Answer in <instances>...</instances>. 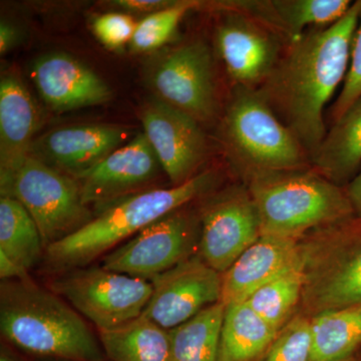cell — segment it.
I'll list each match as a JSON object with an SVG mask.
<instances>
[{
  "label": "cell",
  "mask_w": 361,
  "mask_h": 361,
  "mask_svg": "<svg viewBox=\"0 0 361 361\" xmlns=\"http://www.w3.org/2000/svg\"><path fill=\"white\" fill-rule=\"evenodd\" d=\"M314 172L334 184L353 180L361 166V97L334 122L312 156Z\"/></svg>",
  "instance_id": "ffe728a7"
},
{
  "label": "cell",
  "mask_w": 361,
  "mask_h": 361,
  "mask_svg": "<svg viewBox=\"0 0 361 361\" xmlns=\"http://www.w3.org/2000/svg\"><path fill=\"white\" fill-rule=\"evenodd\" d=\"M141 122L172 186L200 173L208 156V141L196 118L155 97L142 106Z\"/></svg>",
  "instance_id": "7c38bea8"
},
{
  "label": "cell",
  "mask_w": 361,
  "mask_h": 361,
  "mask_svg": "<svg viewBox=\"0 0 361 361\" xmlns=\"http://www.w3.org/2000/svg\"><path fill=\"white\" fill-rule=\"evenodd\" d=\"M278 332L245 301L228 304L221 327L219 361H259Z\"/></svg>",
  "instance_id": "44dd1931"
},
{
  "label": "cell",
  "mask_w": 361,
  "mask_h": 361,
  "mask_svg": "<svg viewBox=\"0 0 361 361\" xmlns=\"http://www.w3.org/2000/svg\"><path fill=\"white\" fill-rule=\"evenodd\" d=\"M39 227L20 202L0 198V251L26 270L39 261L44 249Z\"/></svg>",
  "instance_id": "484cf974"
},
{
  "label": "cell",
  "mask_w": 361,
  "mask_h": 361,
  "mask_svg": "<svg viewBox=\"0 0 361 361\" xmlns=\"http://www.w3.org/2000/svg\"><path fill=\"white\" fill-rule=\"evenodd\" d=\"M20 39V30L6 20L0 23V54H6L18 44Z\"/></svg>",
  "instance_id": "836d02e7"
},
{
  "label": "cell",
  "mask_w": 361,
  "mask_h": 361,
  "mask_svg": "<svg viewBox=\"0 0 361 361\" xmlns=\"http://www.w3.org/2000/svg\"><path fill=\"white\" fill-rule=\"evenodd\" d=\"M176 1L170 0H116L111 1L113 6L123 9V13H155L172 6Z\"/></svg>",
  "instance_id": "1f68e13d"
},
{
  "label": "cell",
  "mask_w": 361,
  "mask_h": 361,
  "mask_svg": "<svg viewBox=\"0 0 361 361\" xmlns=\"http://www.w3.org/2000/svg\"><path fill=\"white\" fill-rule=\"evenodd\" d=\"M225 305L214 304L170 332V361H219Z\"/></svg>",
  "instance_id": "cb8c5ba5"
},
{
  "label": "cell",
  "mask_w": 361,
  "mask_h": 361,
  "mask_svg": "<svg viewBox=\"0 0 361 361\" xmlns=\"http://www.w3.org/2000/svg\"><path fill=\"white\" fill-rule=\"evenodd\" d=\"M39 114L32 94L13 71L0 80V180L13 175L30 157Z\"/></svg>",
  "instance_id": "d6986e66"
},
{
  "label": "cell",
  "mask_w": 361,
  "mask_h": 361,
  "mask_svg": "<svg viewBox=\"0 0 361 361\" xmlns=\"http://www.w3.org/2000/svg\"><path fill=\"white\" fill-rule=\"evenodd\" d=\"M0 192L32 215L45 249L94 218L82 200L78 180L32 157L11 177L0 180Z\"/></svg>",
  "instance_id": "52a82bcc"
},
{
  "label": "cell",
  "mask_w": 361,
  "mask_h": 361,
  "mask_svg": "<svg viewBox=\"0 0 361 361\" xmlns=\"http://www.w3.org/2000/svg\"><path fill=\"white\" fill-rule=\"evenodd\" d=\"M149 84L157 99L199 123L209 122L217 114L212 54L202 40L177 45L161 54L149 71Z\"/></svg>",
  "instance_id": "30bf717a"
},
{
  "label": "cell",
  "mask_w": 361,
  "mask_h": 361,
  "mask_svg": "<svg viewBox=\"0 0 361 361\" xmlns=\"http://www.w3.org/2000/svg\"><path fill=\"white\" fill-rule=\"evenodd\" d=\"M137 21L127 13H108L97 16L92 23V32L104 47L111 51L130 44Z\"/></svg>",
  "instance_id": "f546056e"
},
{
  "label": "cell",
  "mask_w": 361,
  "mask_h": 361,
  "mask_svg": "<svg viewBox=\"0 0 361 361\" xmlns=\"http://www.w3.org/2000/svg\"><path fill=\"white\" fill-rule=\"evenodd\" d=\"M0 329L18 348L71 361H104L102 346L82 316L30 280L0 290Z\"/></svg>",
  "instance_id": "7a4b0ae2"
},
{
  "label": "cell",
  "mask_w": 361,
  "mask_h": 361,
  "mask_svg": "<svg viewBox=\"0 0 361 361\" xmlns=\"http://www.w3.org/2000/svg\"><path fill=\"white\" fill-rule=\"evenodd\" d=\"M163 170L144 133L111 152L78 180L85 206L111 205L123 198L149 190Z\"/></svg>",
  "instance_id": "5bb4252c"
},
{
  "label": "cell",
  "mask_w": 361,
  "mask_h": 361,
  "mask_svg": "<svg viewBox=\"0 0 361 361\" xmlns=\"http://www.w3.org/2000/svg\"><path fill=\"white\" fill-rule=\"evenodd\" d=\"M259 361H315L310 317L292 318Z\"/></svg>",
  "instance_id": "f1b7e54d"
},
{
  "label": "cell",
  "mask_w": 361,
  "mask_h": 361,
  "mask_svg": "<svg viewBox=\"0 0 361 361\" xmlns=\"http://www.w3.org/2000/svg\"><path fill=\"white\" fill-rule=\"evenodd\" d=\"M199 217L198 254L221 274L262 235L257 209L248 188L230 187L214 195Z\"/></svg>",
  "instance_id": "8fae6325"
},
{
  "label": "cell",
  "mask_w": 361,
  "mask_h": 361,
  "mask_svg": "<svg viewBox=\"0 0 361 361\" xmlns=\"http://www.w3.org/2000/svg\"><path fill=\"white\" fill-rule=\"evenodd\" d=\"M0 277L6 280H27V270L4 252L0 251Z\"/></svg>",
  "instance_id": "d6a6232c"
},
{
  "label": "cell",
  "mask_w": 361,
  "mask_h": 361,
  "mask_svg": "<svg viewBox=\"0 0 361 361\" xmlns=\"http://www.w3.org/2000/svg\"><path fill=\"white\" fill-rule=\"evenodd\" d=\"M345 191L356 217L361 219V170L348 183Z\"/></svg>",
  "instance_id": "e575fe53"
},
{
  "label": "cell",
  "mask_w": 361,
  "mask_h": 361,
  "mask_svg": "<svg viewBox=\"0 0 361 361\" xmlns=\"http://www.w3.org/2000/svg\"><path fill=\"white\" fill-rule=\"evenodd\" d=\"M216 44L228 75L240 87L257 89L281 58L273 30L244 13H233L220 23Z\"/></svg>",
  "instance_id": "9a60e30c"
},
{
  "label": "cell",
  "mask_w": 361,
  "mask_h": 361,
  "mask_svg": "<svg viewBox=\"0 0 361 361\" xmlns=\"http://www.w3.org/2000/svg\"><path fill=\"white\" fill-rule=\"evenodd\" d=\"M271 14L278 30L291 42L304 35L306 28L327 27L348 13L350 0H271Z\"/></svg>",
  "instance_id": "d4e9b609"
},
{
  "label": "cell",
  "mask_w": 361,
  "mask_h": 361,
  "mask_svg": "<svg viewBox=\"0 0 361 361\" xmlns=\"http://www.w3.org/2000/svg\"><path fill=\"white\" fill-rule=\"evenodd\" d=\"M262 235L302 239L355 217L345 190L305 170L248 176Z\"/></svg>",
  "instance_id": "277c9868"
},
{
  "label": "cell",
  "mask_w": 361,
  "mask_h": 361,
  "mask_svg": "<svg viewBox=\"0 0 361 361\" xmlns=\"http://www.w3.org/2000/svg\"><path fill=\"white\" fill-rule=\"evenodd\" d=\"M153 293L142 315L172 330L221 302L222 274L199 254L151 280Z\"/></svg>",
  "instance_id": "4fadbf2b"
},
{
  "label": "cell",
  "mask_w": 361,
  "mask_h": 361,
  "mask_svg": "<svg viewBox=\"0 0 361 361\" xmlns=\"http://www.w3.org/2000/svg\"><path fill=\"white\" fill-rule=\"evenodd\" d=\"M302 262L254 291L245 302L271 326L280 331L293 318L302 300Z\"/></svg>",
  "instance_id": "4316f807"
},
{
  "label": "cell",
  "mask_w": 361,
  "mask_h": 361,
  "mask_svg": "<svg viewBox=\"0 0 361 361\" xmlns=\"http://www.w3.org/2000/svg\"><path fill=\"white\" fill-rule=\"evenodd\" d=\"M302 262L301 239L261 235L222 274L224 305L245 301L254 291Z\"/></svg>",
  "instance_id": "ac0fdd59"
},
{
  "label": "cell",
  "mask_w": 361,
  "mask_h": 361,
  "mask_svg": "<svg viewBox=\"0 0 361 361\" xmlns=\"http://www.w3.org/2000/svg\"><path fill=\"white\" fill-rule=\"evenodd\" d=\"M32 78L40 97L54 111L99 106L111 99L110 87L103 78L63 52L39 56L33 63Z\"/></svg>",
  "instance_id": "e0dca14e"
},
{
  "label": "cell",
  "mask_w": 361,
  "mask_h": 361,
  "mask_svg": "<svg viewBox=\"0 0 361 361\" xmlns=\"http://www.w3.org/2000/svg\"><path fill=\"white\" fill-rule=\"evenodd\" d=\"M200 228L199 216L180 209L114 249L102 267L151 281L198 254Z\"/></svg>",
  "instance_id": "9c48e42d"
},
{
  "label": "cell",
  "mask_w": 361,
  "mask_h": 361,
  "mask_svg": "<svg viewBox=\"0 0 361 361\" xmlns=\"http://www.w3.org/2000/svg\"><path fill=\"white\" fill-rule=\"evenodd\" d=\"M348 361H360V360H356V358H355V357H353V358H351V360H348Z\"/></svg>",
  "instance_id": "8d00e7d4"
},
{
  "label": "cell",
  "mask_w": 361,
  "mask_h": 361,
  "mask_svg": "<svg viewBox=\"0 0 361 361\" xmlns=\"http://www.w3.org/2000/svg\"><path fill=\"white\" fill-rule=\"evenodd\" d=\"M202 6L199 1H176L172 6L158 13L148 14L137 21V28L130 42V51L144 54L161 49L172 39L178 26L192 9Z\"/></svg>",
  "instance_id": "83f0119b"
},
{
  "label": "cell",
  "mask_w": 361,
  "mask_h": 361,
  "mask_svg": "<svg viewBox=\"0 0 361 361\" xmlns=\"http://www.w3.org/2000/svg\"><path fill=\"white\" fill-rule=\"evenodd\" d=\"M360 13L358 0L334 25L313 28L291 42L257 89L310 157L326 135L324 109L348 75Z\"/></svg>",
  "instance_id": "6da1fadb"
},
{
  "label": "cell",
  "mask_w": 361,
  "mask_h": 361,
  "mask_svg": "<svg viewBox=\"0 0 361 361\" xmlns=\"http://www.w3.org/2000/svg\"><path fill=\"white\" fill-rule=\"evenodd\" d=\"M228 151L247 176L305 170L310 157L257 89L237 85L226 110Z\"/></svg>",
  "instance_id": "5b68a950"
},
{
  "label": "cell",
  "mask_w": 361,
  "mask_h": 361,
  "mask_svg": "<svg viewBox=\"0 0 361 361\" xmlns=\"http://www.w3.org/2000/svg\"><path fill=\"white\" fill-rule=\"evenodd\" d=\"M361 97V13L360 23L356 30L355 39H353V49H351L350 61L348 75L344 80L343 85L338 97L336 99L334 109H332V118L334 122L353 104Z\"/></svg>",
  "instance_id": "4dcf8cb0"
},
{
  "label": "cell",
  "mask_w": 361,
  "mask_h": 361,
  "mask_svg": "<svg viewBox=\"0 0 361 361\" xmlns=\"http://www.w3.org/2000/svg\"><path fill=\"white\" fill-rule=\"evenodd\" d=\"M315 361H348L361 346V306L338 308L311 316Z\"/></svg>",
  "instance_id": "603a6c76"
},
{
  "label": "cell",
  "mask_w": 361,
  "mask_h": 361,
  "mask_svg": "<svg viewBox=\"0 0 361 361\" xmlns=\"http://www.w3.org/2000/svg\"><path fill=\"white\" fill-rule=\"evenodd\" d=\"M101 346L109 361H170V332L146 316L99 331Z\"/></svg>",
  "instance_id": "7402d4cb"
},
{
  "label": "cell",
  "mask_w": 361,
  "mask_h": 361,
  "mask_svg": "<svg viewBox=\"0 0 361 361\" xmlns=\"http://www.w3.org/2000/svg\"><path fill=\"white\" fill-rule=\"evenodd\" d=\"M0 361H16L13 360L11 356L6 355V353H2L1 356H0Z\"/></svg>",
  "instance_id": "d590c367"
},
{
  "label": "cell",
  "mask_w": 361,
  "mask_h": 361,
  "mask_svg": "<svg viewBox=\"0 0 361 361\" xmlns=\"http://www.w3.org/2000/svg\"><path fill=\"white\" fill-rule=\"evenodd\" d=\"M127 128L85 123L59 128L33 142L30 157L75 178L127 144L133 137Z\"/></svg>",
  "instance_id": "2e32d148"
},
{
  "label": "cell",
  "mask_w": 361,
  "mask_h": 361,
  "mask_svg": "<svg viewBox=\"0 0 361 361\" xmlns=\"http://www.w3.org/2000/svg\"><path fill=\"white\" fill-rule=\"evenodd\" d=\"M54 290L101 330L116 329L140 317L153 285L104 267L77 269L59 278Z\"/></svg>",
  "instance_id": "ba28073f"
},
{
  "label": "cell",
  "mask_w": 361,
  "mask_h": 361,
  "mask_svg": "<svg viewBox=\"0 0 361 361\" xmlns=\"http://www.w3.org/2000/svg\"><path fill=\"white\" fill-rule=\"evenodd\" d=\"M303 315L361 306V219L317 230L301 239Z\"/></svg>",
  "instance_id": "8992f818"
},
{
  "label": "cell",
  "mask_w": 361,
  "mask_h": 361,
  "mask_svg": "<svg viewBox=\"0 0 361 361\" xmlns=\"http://www.w3.org/2000/svg\"><path fill=\"white\" fill-rule=\"evenodd\" d=\"M216 183L217 174L205 171L179 186L146 190L104 207L78 231L47 247V261L63 269L85 267L152 223L208 193Z\"/></svg>",
  "instance_id": "3957f363"
}]
</instances>
